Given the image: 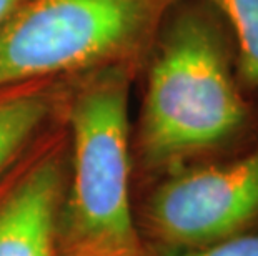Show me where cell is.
Segmentation results:
<instances>
[{
  "mask_svg": "<svg viewBox=\"0 0 258 256\" xmlns=\"http://www.w3.org/2000/svg\"><path fill=\"white\" fill-rule=\"evenodd\" d=\"M248 112L230 77L217 35L199 19L170 32L153 63L140 127L148 166H173L228 143Z\"/></svg>",
  "mask_w": 258,
  "mask_h": 256,
  "instance_id": "cell-1",
  "label": "cell"
},
{
  "mask_svg": "<svg viewBox=\"0 0 258 256\" xmlns=\"http://www.w3.org/2000/svg\"><path fill=\"white\" fill-rule=\"evenodd\" d=\"M72 180L57 226L58 249L144 256L130 210L127 85L118 75L80 92L70 113Z\"/></svg>",
  "mask_w": 258,
  "mask_h": 256,
  "instance_id": "cell-2",
  "label": "cell"
},
{
  "mask_svg": "<svg viewBox=\"0 0 258 256\" xmlns=\"http://www.w3.org/2000/svg\"><path fill=\"white\" fill-rule=\"evenodd\" d=\"M155 0H25L0 25V87L105 58L145 29Z\"/></svg>",
  "mask_w": 258,
  "mask_h": 256,
  "instance_id": "cell-3",
  "label": "cell"
},
{
  "mask_svg": "<svg viewBox=\"0 0 258 256\" xmlns=\"http://www.w3.org/2000/svg\"><path fill=\"white\" fill-rule=\"evenodd\" d=\"M144 216L147 233L167 249L258 231V145L228 163L175 173L150 195Z\"/></svg>",
  "mask_w": 258,
  "mask_h": 256,
  "instance_id": "cell-4",
  "label": "cell"
},
{
  "mask_svg": "<svg viewBox=\"0 0 258 256\" xmlns=\"http://www.w3.org/2000/svg\"><path fill=\"white\" fill-rule=\"evenodd\" d=\"M63 175L47 158L0 200V256H55Z\"/></svg>",
  "mask_w": 258,
  "mask_h": 256,
  "instance_id": "cell-5",
  "label": "cell"
},
{
  "mask_svg": "<svg viewBox=\"0 0 258 256\" xmlns=\"http://www.w3.org/2000/svg\"><path fill=\"white\" fill-rule=\"evenodd\" d=\"M40 95H19L0 100V172L14 160L47 115Z\"/></svg>",
  "mask_w": 258,
  "mask_h": 256,
  "instance_id": "cell-6",
  "label": "cell"
},
{
  "mask_svg": "<svg viewBox=\"0 0 258 256\" xmlns=\"http://www.w3.org/2000/svg\"><path fill=\"white\" fill-rule=\"evenodd\" d=\"M232 24L245 78L258 85V0H212Z\"/></svg>",
  "mask_w": 258,
  "mask_h": 256,
  "instance_id": "cell-7",
  "label": "cell"
},
{
  "mask_svg": "<svg viewBox=\"0 0 258 256\" xmlns=\"http://www.w3.org/2000/svg\"><path fill=\"white\" fill-rule=\"evenodd\" d=\"M153 256H258V231L243 233L200 248H157Z\"/></svg>",
  "mask_w": 258,
  "mask_h": 256,
  "instance_id": "cell-8",
  "label": "cell"
},
{
  "mask_svg": "<svg viewBox=\"0 0 258 256\" xmlns=\"http://www.w3.org/2000/svg\"><path fill=\"white\" fill-rule=\"evenodd\" d=\"M25 0H0V25L7 20L17 7H20Z\"/></svg>",
  "mask_w": 258,
  "mask_h": 256,
  "instance_id": "cell-9",
  "label": "cell"
},
{
  "mask_svg": "<svg viewBox=\"0 0 258 256\" xmlns=\"http://www.w3.org/2000/svg\"><path fill=\"white\" fill-rule=\"evenodd\" d=\"M55 256H110V254H102V253H93V251H82V249H58Z\"/></svg>",
  "mask_w": 258,
  "mask_h": 256,
  "instance_id": "cell-10",
  "label": "cell"
}]
</instances>
